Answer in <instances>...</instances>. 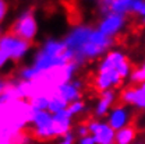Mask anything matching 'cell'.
Returning <instances> with one entry per match:
<instances>
[{
  "instance_id": "30",
  "label": "cell",
  "mask_w": 145,
  "mask_h": 144,
  "mask_svg": "<svg viewBox=\"0 0 145 144\" xmlns=\"http://www.w3.org/2000/svg\"><path fill=\"white\" fill-rule=\"evenodd\" d=\"M142 69H144V70H145V63H144V64H142Z\"/></svg>"
},
{
  "instance_id": "9",
  "label": "cell",
  "mask_w": 145,
  "mask_h": 144,
  "mask_svg": "<svg viewBox=\"0 0 145 144\" xmlns=\"http://www.w3.org/2000/svg\"><path fill=\"white\" fill-rule=\"evenodd\" d=\"M120 104L133 105L135 108L145 110V94L141 91L138 85L128 87L126 90H123L121 95H120Z\"/></svg>"
},
{
  "instance_id": "10",
  "label": "cell",
  "mask_w": 145,
  "mask_h": 144,
  "mask_svg": "<svg viewBox=\"0 0 145 144\" xmlns=\"http://www.w3.org/2000/svg\"><path fill=\"white\" fill-rule=\"evenodd\" d=\"M81 85H82V83L78 81V80L66 83V84L57 87L53 95H57V97L63 98L69 104L80 101V98H81Z\"/></svg>"
},
{
  "instance_id": "25",
  "label": "cell",
  "mask_w": 145,
  "mask_h": 144,
  "mask_svg": "<svg viewBox=\"0 0 145 144\" xmlns=\"http://www.w3.org/2000/svg\"><path fill=\"white\" fill-rule=\"evenodd\" d=\"M80 144H96L95 143V139L93 136H85L80 140Z\"/></svg>"
},
{
  "instance_id": "29",
  "label": "cell",
  "mask_w": 145,
  "mask_h": 144,
  "mask_svg": "<svg viewBox=\"0 0 145 144\" xmlns=\"http://www.w3.org/2000/svg\"><path fill=\"white\" fill-rule=\"evenodd\" d=\"M138 87H140V88H141V91L145 94V83H142V84H141V85H138Z\"/></svg>"
},
{
  "instance_id": "31",
  "label": "cell",
  "mask_w": 145,
  "mask_h": 144,
  "mask_svg": "<svg viewBox=\"0 0 145 144\" xmlns=\"http://www.w3.org/2000/svg\"><path fill=\"white\" fill-rule=\"evenodd\" d=\"M142 22H144V25H145V18H142Z\"/></svg>"
},
{
  "instance_id": "21",
  "label": "cell",
  "mask_w": 145,
  "mask_h": 144,
  "mask_svg": "<svg viewBox=\"0 0 145 144\" xmlns=\"http://www.w3.org/2000/svg\"><path fill=\"white\" fill-rule=\"evenodd\" d=\"M85 108V105H84V102L82 101H75V102H71L70 105H69V110H70V113H71L72 116L74 115H78V113H81L82 110Z\"/></svg>"
},
{
  "instance_id": "27",
  "label": "cell",
  "mask_w": 145,
  "mask_h": 144,
  "mask_svg": "<svg viewBox=\"0 0 145 144\" xmlns=\"http://www.w3.org/2000/svg\"><path fill=\"white\" fill-rule=\"evenodd\" d=\"M4 84H6V77H0V94L4 88Z\"/></svg>"
},
{
  "instance_id": "3",
  "label": "cell",
  "mask_w": 145,
  "mask_h": 144,
  "mask_svg": "<svg viewBox=\"0 0 145 144\" xmlns=\"http://www.w3.org/2000/svg\"><path fill=\"white\" fill-rule=\"evenodd\" d=\"M36 32H38V24H36L35 16H34V9H29L24 11L11 24V27L8 28L6 34L32 43L36 36Z\"/></svg>"
},
{
  "instance_id": "11",
  "label": "cell",
  "mask_w": 145,
  "mask_h": 144,
  "mask_svg": "<svg viewBox=\"0 0 145 144\" xmlns=\"http://www.w3.org/2000/svg\"><path fill=\"white\" fill-rule=\"evenodd\" d=\"M130 118H131V113H130V110L126 108V105L119 104V105H116V107L113 108V110L110 112L108 125L112 127L113 130H120V129H123L124 126L130 125Z\"/></svg>"
},
{
  "instance_id": "28",
  "label": "cell",
  "mask_w": 145,
  "mask_h": 144,
  "mask_svg": "<svg viewBox=\"0 0 145 144\" xmlns=\"http://www.w3.org/2000/svg\"><path fill=\"white\" fill-rule=\"evenodd\" d=\"M138 16H141L142 18H145V3H144V6H142V9H141V11H140Z\"/></svg>"
},
{
  "instance_id": "16",
  "label": "cell",
  "mask_w": 145,
  "mask_h": 144,
  "mask_svg": "<svg viewBox=\"0 0 145 144\" xmlns=\"http://www.w3.org/2000/svg\"><path fill=\"white\" fill-rule=\"evenodd\" d=\"M131 6L133 0H113V3L109 7V14L114 13V14L127 16L128 13H131Z\"/></svg>"
},
{
  "instance_id": "12",
  "label": "cell",
  "mask_w": 145,
  "mask_h": 144,
  "mask_svg": "<svg viewBox=\"0 0 145 144\" xmlns=\"http://www.w3.org/2000/svg\"><path fill=\"white\" fill-rule=\"evenodd\" d=\"M71 119L72 115L69 109H64L59 113L53 115V130L56 137L57 136H66L71 130Z\"/></svg>"
},
{
  "instance_id": "24",
  "label": "cell",
  "mask_w": 145,
  "mask_h": 144,
  "mask_svg": "<svg viewBox=\"0 0 145 144\" xmlns=\"http://www.w3.org/2000/svg\"><path fill=\"white\" fill-rule=\"evenodd\" d=\"M64 139L61 140V143L60 144H74V136H72V133H67L66 136H63Z\"/></svg>"
},
{
  "instance_id": "1",
  "label": "cell",
  "mask_w": 145,
  "mask_h": 144,
  "mask_svg": "<svg viewBox=\"0 0 145 144\" xmlns=\"http://www.w3.org/2000/svg\"><path fill=\"white\" fill-rule=\"evenodd\" d=\"M74 60V53L69 51L63 41L48 39L38 51L34 60V69L40 73H46L56 67H63Z\"/></svg>"
},
{
  "instance_id": "7",
  "label": "cell",
  "mask_w": 145,
  "mask_h": 144,
  "mask_svg": "<svg viewBox=\"0 0 145 144\" xmlns=\"http://www.w3.org/2000/svg\"><path fill=\"white\" fill-rule=\"evenodd\" d=\"M126 20H127L126 16L110 13L108 16H105L103 20L99 22L98 30L101 32H103L105 35L110 36V38H114V35H117L123 30V27L126 25Z\"/></svg>"
},
{
  "instance_id": "20",
  "label": "cell",
  "mask_w": 145,
  "mask_h": 144,
  "mask_svg": "<svg viewBox=\"0 0 145 144\" xmlns=\"http://www.w3.org/2000/svg\"><path fill=\"white\" fill-rule=\"evenodd\" d=\"M116 72L119 73V76H120V78H126L128 77L131 72H133V69H131V64H130V62H128V59H126L121 64H119V67L116 69Z\"/></svg>"
},
{
  "instance_id": "5",
  "label": "cell",
  "mask_w": 145,
  "mask_h": 144,
  "mask_svg": "<svg viewBox=\"0 0 145 144\" xmlns=\"http://www.w3.org/2000/svg\"><path fill=\"white\" fill-rule=\"evenodd\" d=\"M29 46H31L29 42H25L20 38L11 36L8 34H6L0 38V51L4 52L8 56V59L14 60L16 63L28 52Z\"/></svg>"
},
{
  "instance_id": "22",
  "label": "cell",
  "mask_w": 145,
  "mask_h": 144,
  "mask_svg": "<svg viewBox=\"0 0 145 144\" xmlns=\"http://www.w3.org/2000/svg\"><path fill=\"white\" fill-rule=\"evenodd\" d=\"M77 133L81 136V139L82 137H85V136H88V133H89V129H88V123H81L78 129H77Z\"/></svg>"
},
{
  "instance_id": "19",
  "label": "cell",
  "mask_w": 145,
  "mask_h": 144,
  "mask_svg": "<svg viewBox=\"0 0 145 144\" xmlns=\"http://www.w3.org/2000/svg\"><path fill=\"white\" fill-rule=\"evenodd\" d=\"M130 81L134 85H141L142 83H145V70L142 67L133 69V72L130 74Z\"/></svg>"
},
{
  "instance_id": "6",
  "label": "cell",
  "mask_w": 145,
  "mask_h": 144,
  "mask_svg": "<svg viewBox=\"0 0 145 144\" xmlns=\"http://www.w3.org/2000/svg\"><path fill=\"white\" fill-rule=\"evenodd\" d=\"M87 123H88L89 133H92L96 144H114L116 132L108 123H102L98 120H89Z\"/></svg>"
},
{
  "instance_id": "8",
  "label": "cell",
  "mask_w": 145,
  "mask_h": 144,
  "mask_svg": "<svg viewBox=\"0 0 145 144\" xmlns=\"http://www.w3.org/2000/svg\"><path fill=\"white\" fill-rule=\"evenodd\" d=\"M121 81L119 73L116 70H108V72H98L95 80H93V87L95 90L101 91H108L110 90V87H116L119 85Z\"/></svg>"
},
{
  "instance_id": "26",
  "label": "cell",
  "mask_w": 145,
  "mask_h": 144,
  "mask_svg": "<svg viewBox=\"0 0 145 144\" xmlns=\"http://www.w3.org/2000/svg\"><path fill=\"white\" fill-rule=\"evenodd\" d=\"M7 59H8V56L4 53V52H1V51H0V67L6 63V60H7Z\"/></svg>"
},
{
  "instance_id": "15",
  "label": "cell",
  "mask_w": 145,
  "mask_h": 144,
  "mask_svg": "<svg viewBox=\"0 0 145 144\" xmlns=\"http://www.w3.org/2000/svg\"><path fill=\"white\" fill-rule=\"evenodd\" d=\"M135 136H137V127H135V125L130 123V125H127L123 129L116 132L114 144H131L134 141Z\"/></svg>"
},
{
  "instance_id": "13",
  "label": "cell",
  "mask_w": 145,
  "mask_h": 144,
  "mask_svg": "<svg viewBox=\"0 0 145 144\" xmlns=\"http://www.w3.org/2000/svg\"><path fill=\"white\" fill-rule=\"evenodd\" d=\"M126 55L121 53L120 51H110L103 60L99 63L98 72H108V70H116L119 67V64H121L126 60Z\"/></svg>"
},
{
  "instance_id": "17",
  "label": "cell",
  "mask_w": 145,
  "mask_h": 144,
  "mask_svg": "<svg viewBox=\"0 0 145 144\" xmlns=\"http://www.w3.org/2000/svg\"><path fill=\"white\" fill-rule=\"evenodd\" d=\"M69 105H70V104L66 102L63 98H60V97H57V95H53V97H50L49 107H48V112H50L52 115H56V113H59V112L67 109Z\"/></svg>"
},
{
  "instance_id": "2",
  "label": "cell",
  "mask_w": 145,
  "mask_h": 144,
  "mask_svg": "<svg viewBox=\"0 0 145 144\" xmlns=\"http://www.w3.org/2000/svg\"><path fill=\"white\" fill-rule=\"evenodd\" d=\"M113 43H114V38H110V36L105 35L99 30H93L89 36V39H88V42L85 43V46L82 48V51L77 56H74L72 62L80 67L87 60L99 57L101 55H103Z\"/></svg>"
},
{
  "instance_id": "4",
  "label": "cell",
  "mask_w": 145,
  "mask_h": 144,
  "mask_svg": "<svg viewBox=\"0 0 145 144\" xmlns=\"http://www.w3.org/2000/svg\"><path fill=\"white\" fill-rule=\"evenodd\" d=\"M93 30L95 28H92L91 25H84V24L75 25L71 31L67 34V36L63 39L66 48L69 51H71L74 53V56H77L82 51L85 43L88 42V39H89V36Z\"/></svg>"
},
{
  "instance_id": "23",
  "label": "cell",
  "mask_w": 145,
  "mask_h": 144,
  "mask_svg": "<svg viewBox=\"0 0 145 144\" xmlns=\"http://www.w3.org/2000/svg\"><path fill=\"white\" fill-rule=\"evenodd\" d=\"M6 13H7V3L4 0H0V21L4 18Z\"/></svg>"
},
{
  "instance_id": "18",
  "label": "cell",
  "mask_w": 145,
  "mask_h": 144,
  "mask_svg": "<svg viewBox=\"0 0 145 144\" xmlns=\"http://www.w3.org/2000/svg\"><path fill=\"white\" fill-rule=\"evenodd\" d=\"M49 101H50V97L48 95H36L34 98L28 99V104L36 110H45L49 107Z\"/></svg>"
},
{
  "instance_id": "14",
  "label": "cell",
  "mask_w": 145,
  "mask_h": 144,
  "mask_svg": "<svg viewBox=\"0 0 145 144\" xmlns=\"http://www.w3.org/2000/svg\"><path fill=\"white\" fill-rule=\"evenodd\" d=\"M114 101H116V94H114V91L108 90V91L101 92V98H99L98 105H96V108H95V116H98V118L105 116L109 112V109L112 108V105L114 104Z\"/></svg>"
}]
</instances>
